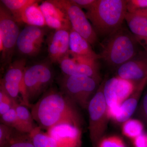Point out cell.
I'll return each mask as SVG.
<instances>
[{
	"label": "cell",
	"instance_id": "6da1fadb",
	"mask_svg": "<svg viewBox=\"0 0 147 147\" xmlns=\"http://www.w3.org/2000/svg\"><path fill=\"white\" fill-rule=\"evenodd\" d=\"M76 105L60 90L51 87L32 104L31 109L35 121L43 129L62 123L80 127L82 119Z\"/></svg>",
	"mask_w": 147,
	"mask_h": 147
},
{
	"label": "cell",
	"instance_id": "7a4b0ae2",
	"mask_svg": "<svg viewBox=\"0 0 147 147\" xmlns=\"http://www.w3.org/2000/svg\"><path fill=\"white\" fill-rule=\"evenodd\" d=\"M127 0H96L86 15L97 36L107 37L122 26Z\"/></svg>",
	"mask_w": 147,
	"mask_h": 147
},
{
	"label": "cell",
	"instance_id": "3957f363",
	"mask_svg": "<svg viewBox=\"0 0 147 147\" xmlns=\"http://www.w3.org/2000/svg\"><path fill=\"white\" fill-rule=\"evenodd\" d=\"M138 44L131 32L122 26L106 37L101 44L100 59L108 65L118 68L139 53Z\"/></svg>",
	"mask_w": 147,
	"mask_h": 147
},
{
	"label": "cell",
	"instance_id": "277c9868",
	"mask_svg": "<svg viewBox=\"0 0 147 147\" xmlns=\"http://www.w3.org/2000/svg\"><path fill=\"white\" fill-rule=\"evenodd\" d=\"M100 77L63 74L59 80V90L76 105L87 109L96 92Z\"/></svg>",
	"mask_w": 147,
	"mask_h": 147
},
{
	"label": "cell",
	"instance_id": "5b68a950",
	"mask_svg": "<svg viewBox=\"0 0 147 147\" xmlns=\"http://www.w3.org/2000/svg\"><path fill=\"white\" fill-rule=\"evenodd\" d=\"M51 62L42 61L26 67L24 82L28 101L32 102L40 98L51 87L54 71Z\"/></svg>",
	"mask_w": 147,
	"mask_h": 147
},
{
	"label": "cell",
	"instance_id": "8992f818",
	"mask_svg": "<svg viewBox=\"0 0 147 147\" xmlns=\"http://www.w3.org/2000/svg\"><path fill=\"white\" fill-rule=\"evenodd\" d=\"M18 24L11 13L1 3L0 5V52L1 68L8 67L16 47L19 33Z\"/></svg>",
	"mask_w": 147,
	"mask_h": 147
},
{
	"label": "cell",
	"instance_id": "52a82bcc",
	"mask_svg": "<svg viewBox=\"0 0 147 147\" xmlns=\"http://www.w3.org/2000/svg\"><path fill=\"white\" fill-rule=\"evenodd\" d=\"M105 80L101 83L92 98L88 107L89 118L90 137L94 146L102 138L107 129L109 118L107 103L103 94Z\"/></svg>",
	"mask_w": 147,
	"mask_h": 147
},
{
	"label": "cell",
	"instance_id": "ba28073f",
	"mask_svg": "<svg viewBox=\"0 0 147 147\" xmlns=\"http://www.w3.org/2000/svg\"><path fill=\"white\" fill-rule=\"evenodd\" d=\"M26 59H18L12 62L7 67L3 77L1 79L0 87L14 100L18 101L21 94L22 105L31 108L27 99L24 82V71Z\"/></svg>",
	"mask_w": 147,
	"mask_h": 147
},
{
	"label": "cell",
	"instance_id": "9c48e42d",
	"mask_svg": "<svg viewBox=\"0 0 147 147\" xmlns=\"http://www.w3.org/2000/svg\"><path fill=\"white\" fill-rule=\"evenodd\" d=\"M57 1L65 10L74 30L81 35L92 46H94L98 42V36L82 9L73 0Z\"/></svg>",
	"mask_w": 147,
	"mask_h": 147
},
{
	"label": "cell",
	"instance_id": "30bf717a",
	"mask_svg": "<svg viewBox=\"0 0 147 147\" xmlns=\"http://www.w3.org/2000/svg\"><path fill=\"white\" fill-rule=\"evenodd\" d=\"M96 61L74 55L69 51L59 64L63 74L100 77Z\"/></svg>",
	"mask_w": 147,
	"mask_h": 147
},
{
	"label": "cell",
	"instance_id": "8fae6325",
	"mask_svg": "<svg viewBox=\"0 0 147 147\" xmlns=\"http://www.w3.org/2000/svg\"><path fill=\"white\" fill-rule=\"evenodd\" d=\"M44 28L27 25L19 33L16 48L21 55L34 57L38 55L44 42Z\"/></svg>",
	"mask_w": 147,
	"mask_h": 147
},
{
	"label": "cell",
	"instance_id": "7c38bea8",
	"mask_svg": "<svg viewBox=\"0 0 147 147\" xmlns=\"http://www.w3.org/2000/svg\"><path fill=\"white\" fill-rule=\"evenodd\" d=\"M134 82L117 76L105 80L103 94L108 107L121 105L136 89Z\"/></svg>",
	"mask_w": 147,
	"mask_h": 147
},
{
	"label": "cell",
	"instance_id": "4fadbf2b",
	"mask_svg": "<svg viewBox=\"0 0 147 147\" xmlns=\"http://www.w3.org/2000/svg\"><path fill=\"white\" fill-rule=\"evenodd\" d=\"M39 5L47 26L55 30L72 29L65 10L57 0L44 1Z\"/></svg>",
	"mask_w": 147,
	"mask_h": 147
},
{
	"label": "cell",
	"instance_id": "5bb4252c",
	"mask_svg": "<svg viewBox=\"0 0 147 147\" xmlns=\"http://www.w3.org/2000/svg\"><path fill=\"white\" fill-rule=\"evenodd\" d=\"M58 147H81L82 132L79 127L68 123L55 125L47 130Z\"/></svg>",
	"mask_w": 147,
	"mask_h": 147
},
{
	"label": "cell",
	"instance_id": "9a60e30c",
	"mask_svg": "<svg viewBox=\"0 0 147 147\" xmlns=\"http://www.w3.org/2000/svg\"><path fill=\"white\" fill-rule=\"evenodd\" d=\"M70 31L55 30L47 39L48 57L52 63H58L68 54L69 51Z\"/></svg>",
	"mask_w": 147,
	"mask_h": 147
},
{
	"label": "cell",
	"instance_id": "2e32d148",
	"mask_svg": "<svg viewBox=\"0 0 147 147\" xmlns=\"http://www.w3.org/2000/svg\"><path fill=\"white\" fill-rule=\"evenodd\" d=\"M117 76L138 84L147 78V58L138 54L131 60L119 66Z\"/></svg>",
	"mask_w": 147,
	"mask_h": 147
},
{
	"label": "cell",
	"instance_id": "e0dca14e",
	"mask_svg": "<svg viewBox=\"0 0 147 147\" xmlns=\"http://www.w3.org/2000/svg\"><path fill=\"white\" fill-rule=\"evenodd\" d=\"M88 41L71 29L69 32V48L71 53L97 61L100 56L94 51Z\"/></svg>",
	"mask_w": 147,
	"mask_h": 147
},
{
	"label": "cell",
	"instance_id": "ac0fdd59",
	"mask_svg": "<svg viewBox=\"0 0 147 147\" xmlns=\"http://www.w3.org/2000/svg\"><path fill=\"white\" fill-rule=\"evenodd\" d=\"M125 20L138 43L147 53V19L127 12Z\"/></svg>",
	"mask_w": 147,
	"mask_h": 147
},
{
	"label": "cell",
	"instance_id": "d6986e66",
	"mask_svg": "<svg viewBox=\"0 0 147 147\" xmlns=\"http://www.w3.org/2000/svg\"><path fill=\"white\" fill-rule=\"evenodd\" d=\"M147 83V78L137 84L134 92L121 105L120 113L115 120L123 123L130 118L136 110L142 91Z\"/></svg>",
	"mask_w": 147,
	"mask_h": 147
},
{
	"label": "cell",
	"instance_id": "ffe728a7",
	"mask_svg": "<svg viewBox=\"0 0 147 147\" xmlns=\"http://www.w3.org/2000/svg\"><path fill=\"white\" fill-rule=\"evenodd\" d=\"M40 1L27 6L22 11L18 24H26L28 26L44 28L46 25L45 18L40 7L38 3Z\"/></svg>",
	"mask_w": 147,
	"mask_h": 147
},
{
	"label": "cell",
	"instance_id": "44dd1931",
	"mask_svg": "<svg viewBox=\"0 0 147 147\" xmlns=\"http://www.w3.org/2000/svg\"><path fill=\"white\" fill-rule=\"evenodd\" d=\"M42 129L37 126L29 134L34 147H58L55 139Z\"/></svg>",
	"mask_w": 147,
	"mask_h": 147
},
{
	"label": "cell",
	"instance_id": "7402d4cb",
	"mask_svg": "<svg viewBox=\"0 0 147 147\" xmlns=\"http://www.w3.org/2000/svg\"><path fill=\"white\" fill-rule=\"evenodd\" d=\"M16 114L20 121L26 129V132L30 134L38 125L34 123L31 112L28 109V107L17 103L15 106Z\"/></svg>",
	"mask_w": 147,
	"mask_h": 147
},
{
	"label": "cell",
	"instance_id": "603a6c76",
	"mask_svg": "<svg viewBox=\"0 0 147 147\" xmlns=\"http://www.w3.org/2000/svg\"><path fill=\"white\" fill-rule=\"evenodd\" d=\"M37 0H1V3L11 13L18 24L22 11L26 7Z\"/></svg>",
	"mask_w": 147,
	"mask_h": 147
},
{
	"label": "cell",
	"instance_id": "cb8c5ba5",
	"mask_svg": "<svg viewBox=\"0 0 147 147\" xmlns=\"http://www.w3.org/2000/svg\"><path fill=\"white\" fill-rule=\"evenodd\" d=\"M144 127L140 121L129 119L123 123L122 131L125 137L132 140L143 133Z\"/></svg>",
	"mask_w": 147,
	"mask_h": 147
},
{
	"label": "cell",
	"instance_id": "d4e9b609",
	"mask_svg": "<svg viewBox=\"0 0 147 147\" xmlns=\"http://www.w3.org/2000/svg\"><path fill=\"white\" fill-rule=\"evenodd\" d=\"M0 120L1 123L12 127L20 132L27 133L26 129L18 118L15 107L7 113L0 116Z\"/></svg>",
	"mask_w": 147,
	"mask_h": 147
},
{
	"label": "cell",
	"instance_id": "484cf974",
	"mask_svg": "<svg viewBox=\"0 0 147 147\" xmlns=\"http://www.w3.org/2000/svg\"><path fill=\"white\" fill-rule=\"evenodd\" d=\"M5 147H34L29 134L16 130Z\"/></svg>",
	"mask_w": 147,
	"mask_h": 147
},
{
	"label": "cell",
	"instance_id": "4316f807",
	"mask_svg": "<svg viewBox=\"0 0 147 147\" xmlns=\"http://www.w3.org/2000/svg\"><path fill=\"white\" fill-rule=\"evenodd\" d=\"M18 103L0 87V116L7 113Z\"/></svg>",
	"mask_w": 147,
	"mask_h": 147
},
{
	"label": "cell",
	"instance_id": "83f0119b",
	"mask_svg": "<svg viewBox=\"0 0 147 147\" xmlns=\"http://www.w3.org/2000/svg\"><path fill=\"white\" fill-rule=\"evenodd\" d=\"M96 147H126L121 138L117 136L102 137L98 143Z\"/></svg>",
	"mask_w": 147,
	"mask_h": 147
},
{
	"label": "cell",
	"instance_id": "f1b7e54d",
	"mask_svg": "<svg viewBox=\"0 0 147 147\" xmlns=\"http://www.w3.org/2000/svg\"><path fill=\"white\" fill-rule=\"evenodd\" d=\"M16 129L0 123V147H5L13 137Z\"/></svg>",
	"mask_w": 147,
	"mask_h": 147
},
{
	"label": "cell",
	"instance_id": "f546056e",
	"mask_svg": "<svg viewBox=\"0 0 147 147\" xmlns=\"http://www.w3.org/2000/svg\"><path fill=\"white\" fill-rule=\"evenodd\" d=\"M147 7V0H127V12L134 13L137 11Z\"/></svg>",
	"mask_w": 147,
	"mask_h": 147
},
{
	"label": "cell",
	"instance_id": "4dcf8cb0",
	"mask_svg": "<svg viewBox=\"0 0 147 147\" xmlns=\"http://www.w3.org/2000/svg\"><path fill=\"white\" fill-rule=\"evenodd\" d=\"M132 141L134 147H147V134L142 133Z\"/></svg>",
	"mask_w": 147,
	"mask_h": 147
},
{
	"label": "cell",
	"instance_id": "1f68e13d",
	"mask_svg": "<svg viewBox=\"0 0 147 147\" xmlns=\"http://www.w3.org/2000/svg\"><path fill=\"white\" fill-rule=\"evenodd\" d=\"M74 2L80 8L88 10L96 1V0H73Z\"/></svg>",
	"mask_w": 147,
	"mask_h": 147
},
{
	"label": "cell",
	"instance_id": "d6a6232c",
	"mask_svg": "<svg viewBox=\"0 0 147 147\" xmlns=\"http://www.w3.org/2000/svg\"><path fill=\"white\" fill-rule=\"evenodd\" d=\"M132 14H136L138 16L147 19V7L144 9L137 11L136 12Z\"/></svg>",
	"mask_w": 147,
	"mask_h": 147
},
{
	"label": "cell",
	"instance_id": "836d02e7",
	"mask_svg": "<svg viewBox=\"0 0 147 147\" xmlns=\"http://www.w3.org/2000/svg\"><path fill=\"white\" fill-rule=\"evenodd\" d=\"M143 108L146 116L147 117V93L145 95L143 100Z\"/></svg>",
	"mask_w": 147,
	"mask_h": 147
}]
</instances>
